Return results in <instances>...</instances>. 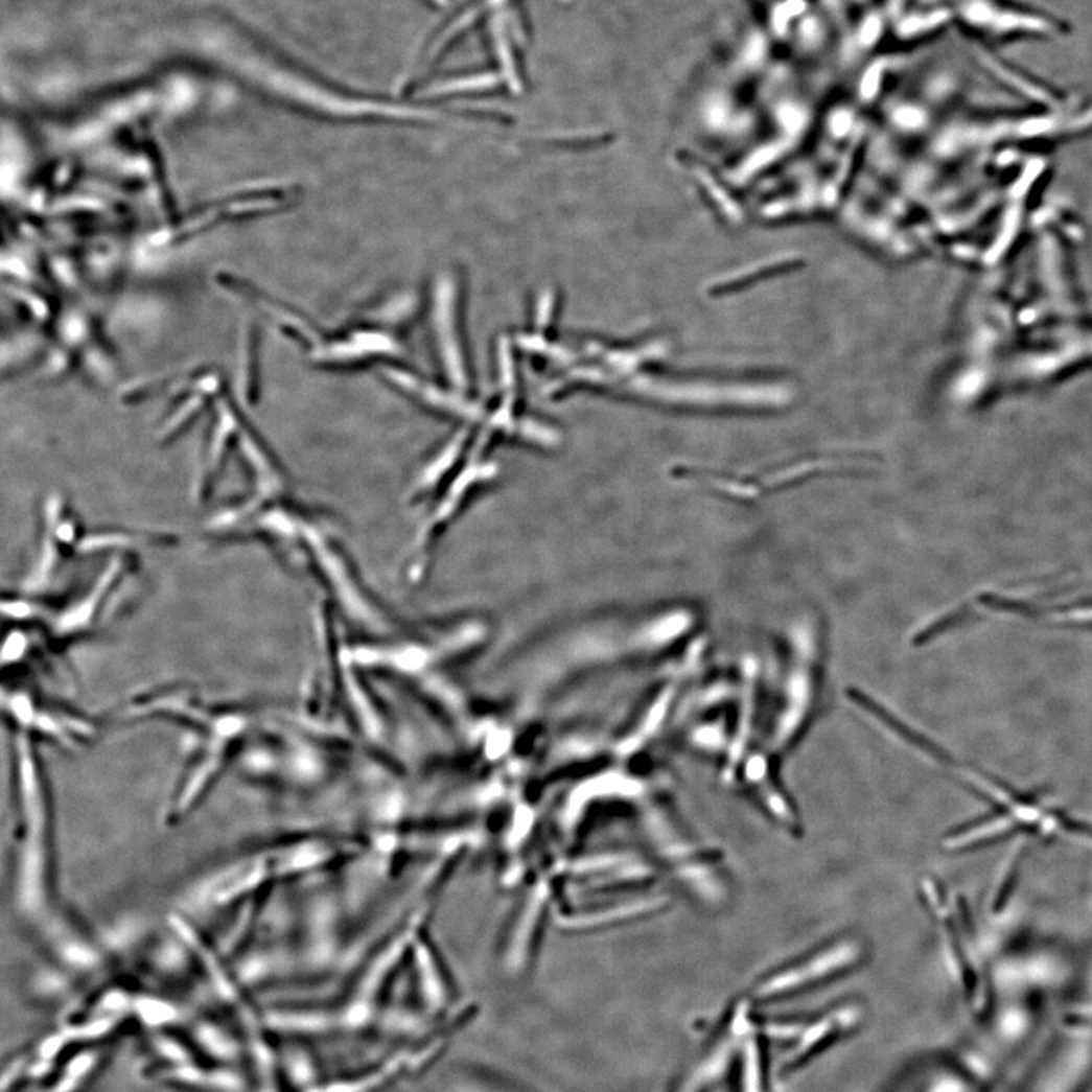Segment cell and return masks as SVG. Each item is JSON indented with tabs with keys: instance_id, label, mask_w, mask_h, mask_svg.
<instances>
[{
	"instance_id": "obj_2",
	"label": "cell",
	"mask_w": 1092,
	"mask_h": 1092,
	"mask_svg": "<svg viewBox=\"0 0 1092 1092\" xmlns=\"http://www.w3.org/2000/svg\"><path fill=\"white\" fill-rule=\"evenodd\" d=\"M1033 1030V1015L1026 1009L1003 1007L999 1013L991 1015L984 1031V1037L990 1041L986 1050L997 1054L1018 1050L1030 1040Z\"/></svg>"
},
{
	"instance_id": "obj_1",
	"label": "cell",
	"mask_w": 1092,
	"mask_h": 1092,
	"mask_svg": "<svg viewBox=\"0 0 1092 1092\" xmlns=\"http://www.w3.org/2000/svg\"><path fill=\"white\" fill-rule=\"evenodd\" d=\"M1092 1081V1021L1058 1031L1015 1092H1082Z\"/></svg>"
}]
</instances>
